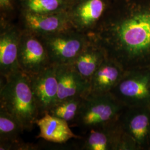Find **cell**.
Returning a JSON list of instances; mask_svg holds the SVG:
<instances>
[{"instance_id":"19","label":"cell","mask_w":150,"mask_h":150,"mask_svg":"<svg viewBox=\"0 0 150 150\" xmlns=\"http://www.w3.org/2000/svg\"><path fill=\"white\" fill-rule=\"evenodd\" d=\"M26 12L35 14H52L65 11L64 0H24Z\"/></svg>"},{"instance_id":"17","label":"cell","mask_w":150,"mask_h":150,"mask_svg":"<svg viewBox=\"0 0 150 150\" xmlns=\"http://www.w3.org/2000/svg\"><path fill=\"white\" fill-rule=\"evenodd\" d=\"M83 97H71L56 102L47 112L67 122H75L80 111Z\"/></svg>"},{"instance_id":"3","label":"cell","mask_w":150,"mask_h":150,"mask_svg":"<svg viewBox=\"0 0 150 150\" xmlns=\"http://www.w3.org/2000/svg\"><path fill=\"white\" fill-rule=\"evenodd\" d=\"M125 106L111 93L83 98L75 123L86 132L117 121Z\"/></svg>"},{"instance_id":"8","label":"cell","mask_w":150,"mask_h":150,"mask_svg":"<svg viewBox=\"0 0 150 150\" xmlns=\"http://www.w3.org/2000/svg\"><path fill=\"white\" fill-rule=\"evenodd\" d=\"M56 70V66L52 64L38 74L28 76L40 116L47 112L57 102L58 83Z\"/></svg>"},{"instance_id":"11","label":"cell","mask_w":150,"mask_h":150,"mask_svg":"<svg viewBox=\"0 0 150 150\" xmlns=\"http://www.w3.org/2000/svg\"><path fill=\"white\" fill-rule=\"evenodd\" d=\"M86 132L81 150H123V133L118 120Z\"/></svg>"},{"instance_id":"21","label":"cell","mask_w":150,"mask_h":150,"mask_svg":"<svg viewBox=\"0 0 150 150\" xmlns=\"http://www.w3.org/2000/svg\"><path fill=\"white\" fill-rule=\"evenodd\" d=\"M0 6L1 8L8 10L11 8V0H0Z\"/></svg>"},{"instance_id":"4","label":"cell","mask_w":150,"mask_h":150,"mask_svg":"<svg viewBox=\"0 0 150 150\" xmlns=\"http://www.w3.org/2000/svg\"><path fill=\"white\" fill-rule=\"evenodd\" d=\"M38 36L46 48L51 64L56 66L71 64L92 42L89 35L75 28Z\"/></svg>"},{"instance_id":"15","label":"cell","mask_w":150,"mask_h":150,"mask_svg":"<svg viewBox=\"0 0 150 150\" xmlns=\"http://www.w3.org/2000/svg\"><path fill=\"white\" fill-rule=\"evenodd\" d=\"M36 125L40 129L37 138L50 142L62 144L70 139L80 137L72 132L69 122L48 112L45 113L38 118Z\"/></svg>"},{"instance_id":"22","label":"cell","mask_w":150,"mask_h":150,"mask_svg":"<svg viewBox=\"0 0 150 150\" xmlns=\"http://www.w3.org/2000/svg\"><path fill=\"white\" fill-rule=\"evenodd\" d=\"M150 150V147H149V150Z\"/></svg>"},{"instance_id":"7","label":"cell","mask_w":150,"mask_h":150,"mask_svg":"<svg viewBox=\"0 0 150 150\" xmlns=\"http://www.w3.org/2000/svg\"><path fill=\"white\" fill-rule=\"evenodd\" d=\"M18 61L21 70L28 76L38 74L52 65L41 39L36 35L23 30L19 43Z\"/></svg>"},{"instance_id":"14","label":"cell","mask_w":150,"mask_h":150,"mask_svg":"<svg viewBox=\"0 0 150 150\" xmlns=\"http://www.w3.org/2000/svg\"><path fill=\"white\" fill-rule=\"evenodd\" d=\"M125 71L117 62L106 57L91 77L88 95L110 93L122 78Z\"/></svg>"},{"instance_id":"6","label":"cell","mask_w":150,"mask_h":150,"mask_svg":"<svg viewBox=\"0 0 150 150\" xmlns=\"http://www.w3.org/2000/svg\"><path fill=\"white\" fill-rule=\"evenodd\" d=\"M124 138L131 150L150 147V107H125L118 120Z\"/></svg>"},{"instance_id":"12","label":"cell","mask_w":150,"mask_h":150,"mask_svg":"<svg viewBox=\"0 0 150 150\" xmlns=\"http://www.w3.org/2000/svg\"><path fill=\"white\" fill-rule=\"evenodd\" d=\"M105 9L103 0H80L70 13L74 28L90 34L99 23Z\"/></svg>"},{"instance_id":"10","label":"cell","mask_w":150,"mask_h":150,"mask_svg":"<svg viewBox=\"0 0 150 150\" xmlns=\"http://www.w3.org/2000/svg\"><path fill=\"white\" fill-rule=\"evenodd\" d=\"M24 29L37 36H44L74 28L70 13L66 11L52 14H35L26 12L23 16Z\"/></svg>"},{"instance_id":"5","label":"cell","mask_w":150,"mask_h":150,"mask_svg":"<svg viewBox=\"0 0 150 150\" xmlns=\"http://www.w3.org/2000/svg\"><path fill=\"white\" fill-rule=\"evenodd\" d=\"M110 93L125 107H150V66L125 70Z\"/></svg>"},{"instance_id":"16","label":"cell","mask_w":150,"mask_h":150,"mask_svg":"<svg viewBox=\"0 0 150 150\" xmlns=\"http://www.w3.org/2000/svg\"><path fill=\"white\" fill-rule=\"evenodd\" d=\"M107 57L103 49L92 40L71 64L80 75L90 82L92 75Z\"/></svg>"},{"instance_id":"9","label":"cell","mask_w":150,"mask_h":150,"mask_svg":"<svg viewBox=\"0 0 150 150\" xmlns=\"http://www.w3.org/2000/svg\"><path fill=\"white\" fill-rule=\"evenodd\" d=\"M22 30L10 25H3L0 36V75L6 79L21 70L18 61Z\"/></svg>"},{"instance_id":"13","label":"cell","mask_w":150,"mask_h":150,"mask_svg":"<svg viewBox=\"0 0 150 150\" xmlns=\"http://www.w3.org/2000/svg\"><path fill=\"white\" fill-rule=\"evenodd\" d=\"M58 83L57 102L74 97L87 96L90 92V82L84 79L71 64L56 66Z\"/></svg>"},{"instance_id":"2","label":"cell","mask_w":150,"mask_h":150,"mask_svg":"<svg viewBox=\"0 0 150 150\" xmlns=\"http://www.w3.org/2000/svg\"><path fill=\"white\" fill-rule=\"evenodd\" d=\"M0 108L15 118L23 131H31L36 125L40 111L29 77L21 70L6 79L1 78Z\"/></svg>"},{"instance_id":"18","label":"cell","mask_w":150,"mask_h":150,"mask_svg":"<svg viewBox=\"0 0 150 150\" xmlns=\"http://www.w3.org/2000/svg\"><path fill=\"white\" fill-rule=\"evenodd\" d=\"M21 125L10 113L0 108V142L20 140L23 132Z\"/></svg>"},{"instance_id":"1","label":"cell","mask_w":150,"mask_h":150,"mask_svg":"<svg viewBox=\"0 0 150 150\" xmlns=\"http://www.w3.org/2000/svg\"><path fill=\"white\" fill-rule=\"evenodd\" d=\"M107 57L125 70L150 66V8L137 9L100 22L89 34Z\"/></svg>"},{"instance_id":"20","label":"cell","mask_w":150,"mask_h":150,"mask_svg":"<svg viewBox=\"0 0 150 150\" xmlns=\"http://www.w3.org/2000/svg\"><path fill=\"white\" fill-rule=\"evenodd\" d=\"M38 149L37 145L31 143H26L21 139L13 142H0L1 150H36Z\"/></svg>"}]
</instances>
